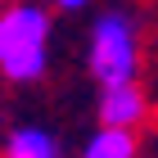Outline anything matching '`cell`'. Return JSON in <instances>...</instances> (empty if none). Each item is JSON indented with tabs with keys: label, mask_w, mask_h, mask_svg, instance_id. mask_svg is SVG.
Listing matches in <instances>:
<instances>
[{
	"label": "cell",
	"mask_w": 158,
	"mask_h": 158,
	"mask_svg": "<svg viewBox=\"0 0 158 158\" xmlns=\"http://www.w3.org/2000/svg\"><path fill=\"white\" fill-rule=\"evenodd\" d=\"M50 9L36 0H14L0 9V77L32 86L50 73Z\"/></svg>",
	"instance_id": "cell-1"
},
{
	"label": "cell",
	"mask_w": 158,
	"mask_h": 158,
	"mask_svg": "<svg viewBox=\"0 0 158 158\" xmlns=\"http://www.w3.org/2000/svg\"><path fill=\"white\" fill-rule=\"evenodd\" d=\"M86 68L99 86L113 81H135L145 68V36L140 23L122 9H109L90 23V41H86Z\"/></svg>",
	"instance_id": "cell-2"
},
{
	"label": "cell",
	"mask_w": 158,
	"mask_h": 158,
	"mask_svg": "<svg viewBox=\"0 0 158 158\" xmlns=\"http://www.w3.org/2000/svg\"><path fill=\"white\" fill-rule=\"evenodd\" d=\"M99 122L104 127H127V131H140L149 122V95L140 90V77L99 86Z\"/></svg>",
	"instance_id": "cell-3"
},
{
	"label": "cell",
	"mask_w": 158,
	"mask_h": 158,
	"mask_svg": "<svg viewBox=\"0 0 158 158\" xmlns=\"http://www.w3.org/2000/svg\"><path fill=\"white\" fill-rule=\"evenodd\" d=\"M81 158H140V131H127V127H104V122H99L95 135L86 140Z\"/></svg>",
	"instance_id": "cell-4"
},
{
	"label": "cell",
	"mask_w": 158,
	"mask_h": 158,
	"mask_svg": "<svg viewBox=\"0 0 158 158\" xmlns=\"http://www.w3.org/2000/svg\"><path fill=\"white\" fill-rule=\"evenodd\" d=\"M5 158H59V140L45 127H14L5 135Z\"/></svg>",
	"instance_id": "cell-5"
},
{
	"label": "cell",
	"mask_w": 158,
	"mask_h": 158,
	"mask_svg": "<svg viewBox=\"0 0 158 158\" xmlns=\"http://www.w3.org/2000/svg\"><path fill=\"white\" fill-rule=\"evenodd\" d=\"M90 0H54V9H63V14H77V9H86Z\"/></svg>",
	"instance_id": "cell-6"
}]
</instances>
